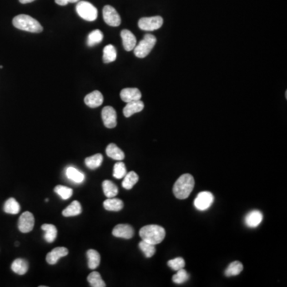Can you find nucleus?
Instances as JSON below:
<instances>
[{"mask_svg":"<svg viewBox=\"0 0 287 287\" xmlns=\"http://www.w3.org/2000/svg\"><path fill=\"white\" fill-rule=\"evenodd\" d=\"M139 248L140 249L142 250V251L145 255L146 258H151L156 253L155 245L147 243L145 241L142 240V242H140Z\"/></svg>","mask_w":287,"mask_h":287,"instance_id":"33","label":"nucleus"},{"mask_svg":"<svg viewBox=\"0 0 287 287\" xmlns=\"http://www.w3.org/2000/svg\"><path fill=\"white\" fill-rule=\"evenodd\" d=\"M19 203L15 198H10L5 202L3 211L7 214L17 215L20 212Z\"/></svg>","mask_w":287,"mask_h":287,"instance_id":"29","label":"nucleus"},{"mask_svg":"<svg viewBox=\"0 0 287 287\" xmlns=\"http://www.w3.org/2000/svg\"><path fill=\"white\" fill-rule=\"evenodd\" d=\"M121 37L123 42V47L126 51H133L137 46V38L130 31L123 30L121 32Z\"/></svg>","mask_w":287,"mask_h":287,"instance_id":"15","label":"nucleus"},{"mask_svg":"<svg viewBox=\"0 0 287 287\" xmlns=\"http://www.w3.org/2000/svg\"><path fill=\"white\" fill-rule=\"evenodd\" d=\"M3 68V67H2V66H0V69H2Z\"/></svg>","mask_w":287,"mask_h":287,"instance_id":"40","label":"nucleus"},{"mask_svg":"<svg viewBox=\"0 0 287 287\" xmlns=\"http://www.w3.org/2000/svg\"><path fill=\"white\" fill-rule=\"evenodd\" d=\"M102 188H103L105 196L107 198H113L118 194L117 186L110 180H105V181H103Z\"/></svg>","mask_w":287,"mask_h":287,"instance_id":"27","label":"nucleus"},{"mask_svg":"<svg viewBox=\"0 0 287 287\" xmlns=\"http://www.w3.org/2000/svg\"><path fill=\"white\" fill-rule=\"evenodd\" d=\"M103 18L106 24L110 27H118L122 22L118 12L115 10L114 7L109 5H106L103 8Z\"/></svg>","mask_w":287,"mask_h":287,"instance_id":"8","label":"nucleus"},{"mask_svg":"<svg viewBox=\"0 0 287 287\" xmlns=\"http://www.w3.org/2000/svg\"><path fill=\"white\" fill-rule=\"evenodd\" d=\"M82 212V205L77 200H74L62 211V215L66 217L76 216Z\"/></svg>","mask_w":287,"mask_h":287,"instance_id":"22","label":"nucleus"},{"mask_svg":"<svg viewBox=\"0 0 287 287\" xmlns=\"http://www.w3.org/2000/svg\"><path fill=\"white\" fill-rule=\"evenodd\" d=\"M106 154L108 157L116 161H123L125 159V153L121 148H118L115 144H109L106 148Z\"/></svg>","mask_w":287,"mask_h":287,"instance_id":"18","label":"nucleus"},{"mask_svg":"<svg viewBox=\"0 0 287 287\" xmlns=\"http://www.w3.org/2000/svg\"><path fill=\"white\" fill-rule=\"evenodd\" d=\"M189 279V274L185 269H180L177 270V273L172 277V281L176 284H183Z\"/></svg>","mask_w":287,"mask_h":287,"instance_id":"36","label":"nucleus"},{"mask_svg":"<svg viewBox=\"0 0 287 287\" xmlns=\"http://www.w3.org/2000/svg\"><path fill=\"white\" fill-rule=\"evenodd\" d=\"M76 11L81 18L89 22L95 21L98 16L97 8L87 1H78L76 6Z\"/></svg>","mask_w":287,"mask_h":287,"instance_id":"5","label":"nucleus"},{"mask_svg":"<svg viewBox=\"0 0 287 287\" xmlns=\"http://www.w3.org/2000/svg\"><path fill=\"white\" fill-rule=\"evenodd\" d=\"M139 180V177L136 172H128L125 176L124 179L122 182V187L126 188L127 190H130L133 188V186Z\"/></svg>","mask_w":287,"mask_h":287,"instance_id":"25","label":"nucleus"},{"mask_svg":"<svg viewBox=\"0 0 287 287\" xmlns=\"http://www.w3.org/2000/svg\"><path fill=\"white\" fill-rule=\"evenodd\" d=\"M18 230L22 233H28L33 230L35 226V217L30 212H25L18 219Z\"/></svg>","mask_w":287,"mask_h":287,"instance_id":"9","label":"nucleus"},{"mask_svg":"<svg viewBox=\"0 0 287 287\" xmlns=\"http://www.w3.org/2000/svg\"><path fill=\"white\" fill-rule=\"evenodd\" d=\"M36 0H19V2L22 4H27V3H30V2H34Z\"/></svg>","mask_w":287,"mask_h":287,"instance_id":"39","label":"nucleus"},{"mask_svg":"<svg viewBox=\"0 0 287 287\" xmlns=\"http://www.w3.org/2000/svg\"><path fill=\"white\" fill-rule=\"evenodd\" d=\"M139 233L142 240L155 246L161 243L165 238V230L159 225L144 226L140 230Z\"/></svg>","mask_w":287,"mask_h":287,"instance_id":"2","label":"nucleus"},{"mask_svg":"<svg viewBox=\"0 0 287 287\" xmlns=\"http://www.w3.org/2000/svg\"><path fill=\"white\" fill-rule=\"evenodd\" d=\"M127 174L126 167L123 162H117L113 167V177L116 179H122Z\"/></svg>","mask_w":287,"mask_h":287,"instance_id":"35","label":"nucleus"},{"mask_svg":"<svg viewBox=\"0 0 287 287\" xmlns=\"http://www.w3.org/2000/svg\"><path fill=\"white\" fill-rule=\"evenodd\" d=\"M86 255L88 258V267L90 269H95L98 268L101 263L100 254L95 250H89L86 252Z\"/></svg>","mask_w":287,"mask_h":287,"instance_id":"21","label":"nucleus"},{"mask_svg":"<svg viewBox=\"0 0 287 287\" xmlns=\"http://www.w3.org/2000/svg\"><path fill=\"white\" fill-rule=\"evenodd\" d=\"M117 50L113 45H107L103 50V62L110 63L117 59Z\"/></svg>","mask_w":287,"mask_h":287,"instance_id":"28","label":"nucleus"},{"mask_svg":"<svg viewBox=\"0 0 287 287\" xmlns=\"http://www.w3.org/2000/svg\"><path fill=\"white\" fill-rule=\"evenodd\" d=\"M103 206L106 210L110 211V212H119L124 208V203L121 199H116L113 197V198H108L105 200Z\"/></svg>","mask_w":287,"mask_h":287,"instance_id":"19","label":"nucleus"},{"mask_svg":"<svg viewBox=\"0 0 287 287\" xmlns=\"http://www.w3.org/2000/svg\"><path fill=\"white\" fill-rule=\"evenodd\" d=\"M14 27L31 33H41L43 31L42 25L36 18L27 15H18L13 18L12 21Z\"/></svg>","mask_w":287,"mask_h":287,"instance_id":"3","label":"nucleus"},{"mask_svg":"<svg viewBox=\"0 0 287 287\" xmlns=\"http://www.w3.org/2000/svg\"><path fill=\"white\" fill-rule=\"evenodd\" d=\"M102 161H103V156L101 153H97L91 157H87L85 160L86 167L90 169H96L99 168L100 166L102 165Z\"/></svg>","mask_w":287,"mask_h":287,"instance_id":"26","label":"nucleus"},{"mask_svg":"<svg viewBox=\"0 0 287 287\" xmlns=\"http://www.w3.org/2000/svg\"><path fill=\"white\" fill-rule=\"evenodd\" d=\"M122 101L126 103L138 101L142 98V93L137 88L123 89L120 93Z\"/></svg>","mask_w":287,"mask_h":287,"instance_id":"14","label":"nucleus"},{"mask_svg":"<svg viewBox=\"0 0 287 287\" xmlns=\"http://www.w3.org/2000/svg\"><path fill=\"white\" fill-rule=\"evenodd\" d=\"M163 23V19L161 16L144 17L139 20L138 27L142 31H153L161 28Z\"/></svg>","mask_w":287,"mask_h":287,"instance_id":"6","label":"nucleus"},{"mask_svg":"<svg viewBox=\"0 0 287 287\" xmlns=\"http://www.w3.org/2000/svg\"><path fill=\"white\" fill-rule=\"evenodd\" d=\"M104 38L103 33L100 30H94V31H91L90 35L88 36L87 38V45L88 47H94L95 45L99 44L102 42Z\"/></svg>","mask_w":287,"mask_h":287,"instance_id":"30","label":"nucleus"},{"mask_svg":"<svg viewBox=\"0 0 287 287\" xmlns=\"http://www.w3.org/2000/svg\"><path fill=\"white\" fill-rule=\"evenodd\" d=\"M157 43V38L153 35L147 34L143 39L139 42V44L135 47L134 54L139 58H144L149 54Z\"/></svg>","mask_w":287,"mask_h":287,"instance_id":"4","label":"nucleus"},{"mask_svg":"<svg viewBox=\"0 0 287 287\" xmlns=\"http://www.w3.org/2000/svg\"><path fill=\"white\" fill-rule=\"evenodd\" d=\"M85 104L90 108H97L102 106L104 102V97L102 93L98 90L93 91L85 97Z\"/></svg>","mask_w":287,"mask_h":287,"instance_id":"12","label":"nucleus"},{"mask_svg":"<svg viewBox=\"0 0 287 287\" xmlns=\"http://www.w3.org/2000/svg\"><path fill=\"white\" fill-rule=\"evenodd\" d=\"M89 283L93 287H106V284L104 281L102 280L101 274L97 271H93L89 274L87 278Z\"/></svg>","mask_w":287,"mask_h":287,"instance_id":"32","label":"nucleus"},{"mask_svg":"<svg viewBox=\"0 0 287 287\" xmlns=\"http://www.w3.org/2000/svg\"><path fill=\"white\" fill-rule=\"evenodd\" d=\"M80 0H55V2L57 4L60 6H66L68 3H73V2H77Z\"/></svg>","mask_w":287,"mask_h":287,"instance_id":"38","label":"nucleus"},{"mask_svg":"<svg viewBox=\"0 0 287 287\" xmlns=\"http://www.w3.org/2000/svg\"><path fill=\"white\" fill-rule=\"evenodd\" d=\"M113 236L125 239H130L134 235V230L128 224H118L113 230Z\"/></svg>","mask_w":287,"mask_h":287,"instance_id":"11","label":"nucleus"},{"mask_svg":"<svg viewBox=\"0 0 287 287\" xmlns=\"http://www.w3.org/2000/svg\"><path fill=\"white\" fill-rule=\"evenodd\" d=\"M69 254V251L67 248L60 247L52 250L51 252H49L46 257V260L50 265H54L57 263V261L62 257L67 256Z\"/></svg>","mask_w":287,"mask_h":287,"instance_id":"13","label":"nucleus"},{"mask_svg":"<svg viewBox=\"0 0 287 287\" xmlns=\"http://www.w3.org/2000/svg\"><path fill=\"white\" fill-rule=\"evenodd\" d=\"M67 178L76 183H81L85 180V175L77 168L73 167H68L66 170Z\"/></svg>","mask_w":287,"mask_h":287,"instance_id":"24","label":"nucleus"},{"mask_svg":"<svg viewBox=\"0 0 287 287\" xmlns=\"http://www.w3.org/2000/svg\"><path fill=\"white\" fill-rule=\"evenodd\" d=\"M243 269V266L239 261H234L228 266L226 269L225 275L228 277L237 276L240 274Z\"/></svg>","mask_w":287,"mask_h":287,"instance_id":"31","label":"nucleus"},{"mask_svg":"<svg viewBox=\"0 0 287 287\" xmlns=\"http://www.w3.org/2000/svg\"><path fill=\"white\" fill-rule=\"evenodd\" d=\"M262 212L258 210L252 211L248 213L245 218V223L249 228H256L263 221Z\"/></svg>","mask_w":287,"mask_h":287,"instance_id":"17","label":"nucleus"},{"mask_svg":"<svg viewBox=\"0 0 287 287\" xmlns=\"http://www.w3.org/2000/svg\"><path fill=\"white\" fill-rule=\"evenodd\" d=\"M195 186V179L190 174H183L173 186V193L177 199H185L190 196Z\"/></svg>","mask_w":287,"mask_h":287,"instance_id":"1","label":"nucleus"},{"mask_svg":"<svg viewBox=\"0 0 287 287\" xmlns=\"http://www.w3.org/2000/svg\"><path fill=\"white\" fill-rule=\"evenodd\" d=\"M102 117L106 128H113L117 126V113L112 106H106L102 109Z\"/></svg>","mask_w":287,"mask_h":287,"instance_id":"10","label":"nucleus"},{"mask_svg":"<svg viewBox=\"0 0 287 287\" xmlns=\"http://www.w3.org/2000/svg\"><path fill=\"white\" fill-rule=\"evenodd\" d=\"M42 230L45 232L44 239L47 243H52L55 241L57 234L55 226L53 224H43L42 225Z\"/></svg>","mask_w":287,"mask_h":287,"instance_id":"23","label":"nucleus"},{"mask_svg":"<svg viewBox=\"0 0 287 287\" xmlns=\"http://www.w3.org/2000/svg\"><path fill=\"white\" fill-rule=\"evenodd\" d=\"M144 108V105L141 100L128 102L127 105L125 106V108H123V113H124L125 117H130L135 113L142 112Z\"/></svg>","mask_w":287,"mask_h":287,"instance_id":"16","label":"nucleus"},{"mask_svg":"<svg viewBox=\"0 0 287 287\" xmlns=\"http://www.w3.org/2000/svg\"><path fill=\"white\" fill-rule=\"evenodd\" d=\"M54 192H56L62 199H65V200L70 199L73 195L72 188L63 185L56 186L54 188Z\"/></svg>","mask_w":287,"mask_h":287,"instance_id":"34","label":"nucleus"},{"mask_svg":"<svg viewBox=\"0 0 287 287\" xmlns=\"http://www.w3.org/2000/svg\"><path fill=\"white\" fill-rule=\"evenodd\" d=\"M28 263L23 258H17L11 264V269L18 275H23L28 270Z\"/></svg>","mask_w":287,"mask_h":287,"instance_id":"20","label":"nucleus"},{"mask_svg":"<svg viewBox=\"0 0 287 287\" xmlns=\"http://www.w3.org/2000/svg\"><path fill=\"white\" fill-rule=\"evenodd\" d=\"M168 266L175 271L183 269L185 267V262L183 258H176L168 261Z\"/></svg>","mask_w":287,"mask_h":287,"instance_id":"37","label":"nucleus"},{"mask_svg":"<svg viewBox=\"0 0 287 287\" xmlns=\"http://www.w3.org/2000/svg\"><path fill=\"white\" fill-rule=\"evenodd\" d=\"M214 202V196L210 192H199L194 200V205L199 211H205L210 208Z\"/></svg>","mask_w":287,"mask_h":287,"instance_id":"7","label":"nucleus"}]
</instances>
